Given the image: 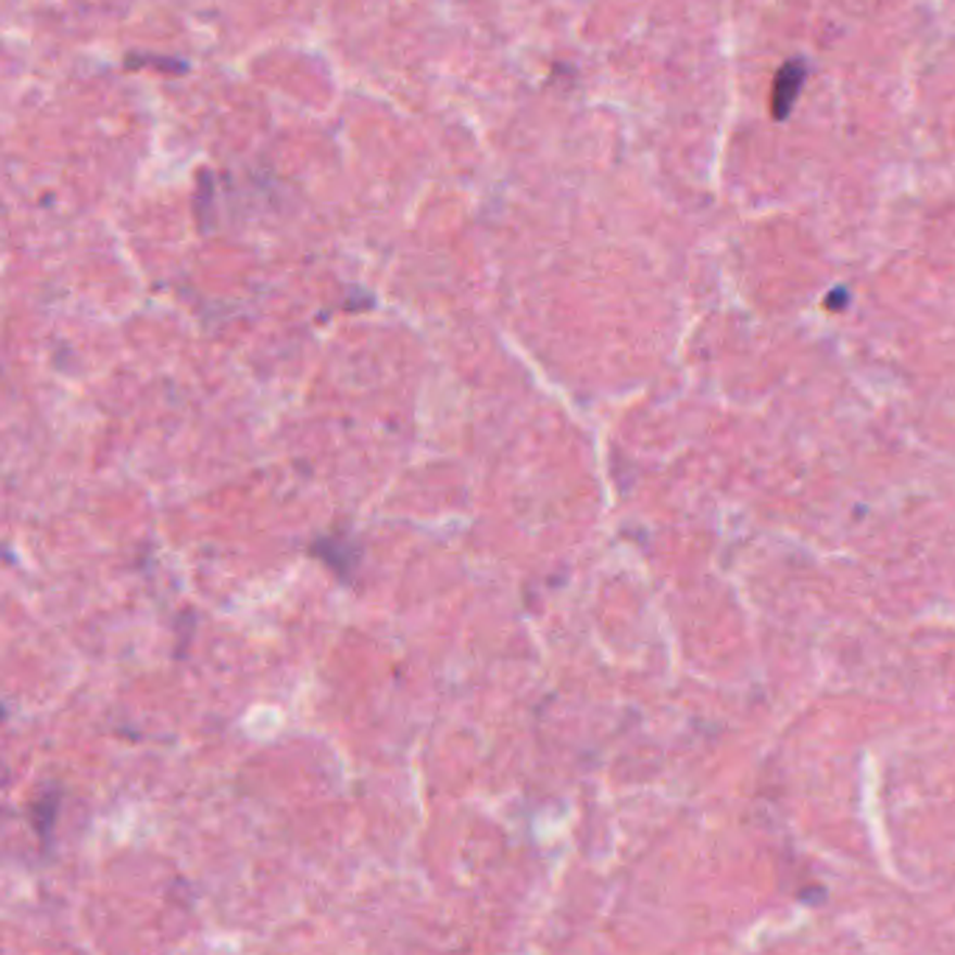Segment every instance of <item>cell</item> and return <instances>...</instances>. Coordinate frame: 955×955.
Wrapping results in <instances>:
<instances>
[{"mask_svg": "<svg viewBox=\"0 0 955 955\" xmlns=\"http://www.w3.org/2000/svg\"><path fill=\"white\" fill-rule=\"evenodd\" d=\"M312 555L323 557L339 578H348L359 564V546L353 541H345L342 536H328L319 538L312 544Z\"/></svg>", "mask_w": 955, "mask_h": 955, "instance_id": "cell-1", "label": "cell"}, {"mask_svg": "<svg viewBox=\"0 0 955 955\" xmlns=\"http://www.w3.org/2000/svg\"><path fill=\"white\" fill-rule=\"evenodd\" d=\"M804 79V65L802 62H790L779 71L777 81H774V99H770V110L777 118H784L790 110V104L796 101L799 96V87H802Z\"/></svg>", "mask_w": 955, "mask_h": 955, "instance_id": "cell-2", "label": "cell"}]
</instances>
